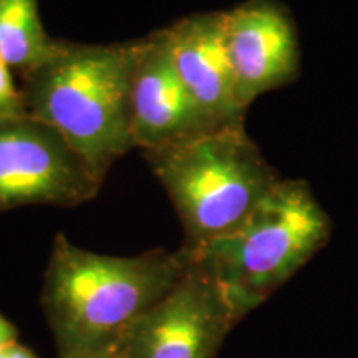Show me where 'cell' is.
I'll return each mask as SVG.
<instances>
[{"label": "cell", "mask_w": 358, "mask_h": 358, "mask_svg": "<svg viewBox=\"0 0 358 358\" xmlns=\"http://www.w3.org/2000/svg\"><path fill=\"white\" fill-rule=\"evenodd\" d=\"M189 262L185 248L105 256L53 239L42 289V308L57 357L118 342L176 284Z\"/></svg>", "instance_id": "1"}, {"label": "cell", "mask_w": 358, "mask_h": 358, "mask_svg": "<svg viewBox=\"0 0 358 358\" xmlns=\"http://www.w3.org/2000/svg\"><path fill=\"white\" fill-rule=\"evenodd\" d=\"M141 45L60 43L53 58L29 73V115L101 174L134 150L131 85Z\"/></svg>", "instance_id": "2"}, {"label": "cell", "mask_w": 358, "mask_h": 358, "mask_svg": "<svg viewBox=\"0 0 358 358\" xmlns=\"http://www.w3.org/2000/svg\"><path fill=\"white\" fill-rule=\"evenodd\" d=\"M185 229L198 249L244 221L279 181L244 124L209 128L146 151Z\"/></svg>", "instance_id": "3"}, {"label": "cell", "mask_w": 358, "mask_h": 358, "mask_svg": "<svg viewBox=\"0 0 358 358\" xmlns=\"http://www.w3.org/2000/svg\"><path fill=\"white\" fill-rule=\"evenodd\" d=\"M329 236V217L306 182L279 179L239 226L186 250L245 317L306 266Z\"/></svg>", "instance_id": "4"}, {"label": "cell", "mask_w": 358, "mask_h": 358, "mask_svg": "<svg viewBox=\"0 0 358 358\" xmlns=\"http://www.w3.org/2000/svg\"><path fill=\"white\" fill-rule=\"evenodd\" d=\"M241 319L226 289L189 257L171 290L118 343L124 358H216Z\"/></svg>", "instance_id": "5"}, {"label": "cell", "mask_w": 358, "mask_h": 358, "mask_svg": "<svg viewBox=\"0 0 358 358\" xmlns=\"http://www.w3.org/2000/svg\"><path fill=\"white\" fill-rule=\"evenodd\" d=\"M103 176L32 116L0 122V211L30 204L73 208L95 198Z\"/></svg>", "instance_id": "6"}, {"label": "cell", "mask_w": 358, "mask_h": 358, "mask_svg": "<svg viewBox=\"0 0 358 358\" xmlns=\"http://www.w3.org/2000/svg\"><path fill=\"white\" fill-rule=\"evenodd\" d=\"M227 52L237 98L248 106L257 96L289 83L299 71V43L292 20L271 0H249L224 12Z\"/></svg>", "instance_id": "7"}, {"label": "cell", "mask_w": 358, "mask_h": 358, "mask_svg": "<svg viewBox=\"0 0 358 358\" xmlns=\"http://www.w3.org/2000/svg\"><path fill=\"white\" fill-rule=\"evenodd\" d=\"M176 70L211 128L244 124L227 52L224 12L199 13L163 30Z\"/></svg>", "instance_id": "8"}, {"label": "cell", "mask_w": 358, "mask_h": 358, "mask_svg": "<svg viewBox=\"0 0 358 358\" xmlns=\"http://www.w3.org/2000/svg\"><path fill=\"white\" fill-rule=\"evenodd\" d=\"M209 128L179 77L164 34L143 40L131 85L134 148L146 153Z\"/></svg>", "instance_id": "9"}, {"label": "cell", "mask_w": 358, "mask_h": 358, "mask_svg": "<svg viewBox=\"0 0 358 358\" xmlns=\"http://www.w3.org/2000/svg\"><path fill=\"white\" fill-rule=\"evenodd\" d=\"M60 42L48 37L38 0H0V58L13 69L32 73L58 52Z\"/></svg>", "instance_id": "10"}, {"label": "cell", "mask_w": 358, "mask_h": 358, "mask_svg": "<svg viewBox=\"0 0 358 358\" xmlns=\"http://www.w3.org/2000/svg\"><path fill=\"white\" fill-rule=\"evenodd\" d=\"M27 116L30 115L24 93H20L13 83L10 66L0 58V122H15Z\"/></svg>", "instance_id": "11"}, {"label": "cell", "mask_w": 358, "mask_h": 358, "mask_svg": "<svg viewBox=\"0 0 358 358\" xmlns=\"http://www.w3.org/2000/svg\"><path fill=\"white\" fill-rule=\"evenodd\" d=\"M57 358H124L122 347L118 342L113 343H105V345L87 348V350H80L65 357H57Z\"/></svg>", "instance_id": "12"}, {"label": "cell", "mask_w": 358, "mask_h": 358, "mask_svg": "<svg viewBox=\"0 0 358 358\" xmlns=\"http://www.w3.org/2000/svg\"><path fill=\"white\" fill-rule=\"evenodd\" d=\"M17 337H19L17 327L10 320H7L6 317L0 315V350L17 343Z\"/></svg>", "instance_id": "13"}, {"label": "cell", "mask_w": 358, "mask_h": 358, "mask_svg": "<svg viewBox=\"0 0 358 358\" xmlns=\"http://www.w3.org/2000/svg\"><path fill=\"white\" fill-rule=\"evenodd\" d=\"M0 358H7V348L0 350Z\"/></svg>", "instance_id": "14"}]
</instances>
